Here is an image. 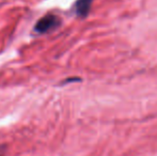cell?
I'll use <instances>...</instances> for the list:
<instances>
[{"label":"cell","instance_id":"cell-2","mask_svg":"<svg viewBox=\"0 0 157 156\" xmlns=\"http://www.w3.org/2000/svg\"><path fill=\"white\" fill-rule=\"evenodd\" d=\"M93 0H77L75 3V12L79 17H86L90 12Z\"/></svg>","mask_w":157,"mask_h":156},{"label":"cell","instance_id":"cell-1","mask_svg":"<svg viewBox=\"0 0 157 156\" xmlns=\"http://www.w3.org/2000/svg\"><path fill=\"white\" fill-rule=\"evenodd\" d=\"M60 24L61 19L57 15L47 14L36 21V24L34 26V31L41 34L47 33V32L58 28L60 26Z\"/></svg>","mask_w":157,"mask_h":156}]
</instances>
